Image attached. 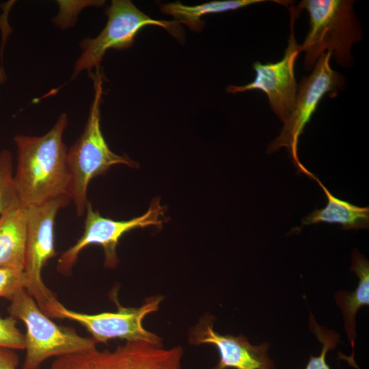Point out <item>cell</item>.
I'll use <instances>...</instances> for the list:
<instances>
[{
	"label": "cell",
	"instance_id": "8992f818",
	"mask_svg": "<svg viewBox=\"0 0 369 369\" xmlns=\"http://www.w3.org/2000/svg\"><path fill=\"white\" fill-rule=\"evenodd\" d=\"M331 53H323L312 74L304 77L297 88V94L292 111L283 122L284 126L278 137L269 145L268 153H273L286 148L298 170L308 176L312 173L301 164L298 157V143L305 126L310 122L323 98L329 95L337 96L342 90L345 80L342 75L333 70L330 66Z\"/></svg>",
	"mask_w": 369,
	"mask_h": 369
},
{
	"label": "cell",
	"instance_id": "44dd1931",
	"mask_svg": "<svg viewBox=\"0 0 369 369\" xmlns=\"http://www.w3.org/2000/svg\"><path fill=\"white\" fill-rule=\"evenodd\" d=\"M17 320L10 316H0V348L25 350V335L16 327Z\"/></svg>",
	"mask_w": 369,
	"mask_h": 369
},
{
	"label": "cell",
	"instance_id": "7c38bea8",
	"mask_svg": "<svg viewBox=\"0 0 369 369\" xmlns=\"http://www.w3.org/2000/svg\"><path fill=\"white\" fill-rule=\"evenodd\" d=\"M27 208L20 203L0 215V267L23 270Z\"/></svg>",
	"mask_w": 369,
	"mask_h": 369
},
{
	"label": "cell",
	"instance_id": "30bf717a",
	"mask_svg": "<svg viewBox=\"0 0 369 369\" xmlns=\"http://www.w3.org/2000/svg\"><path fill=\"white\" fill-rule=\"evenodd\" d=\"M290 14V34L288 46L281 60L262 64L256 62L253 68L254 80L245 85H228L226 91L235 94L249 90H260L266 95L271 108L283 122L295 106L298 85L295 75V62L301 51V44L296 40L294 25L301 10L297 7L288 8Z\"/></svg>",
	"mask_w": 369,
	"mask_h": 369
},
{
	"label": "cell",
	"instance_id": "e0dca14e",
	"mask_svg": "<svg viewBox=\"0 0 369 369\" xmlns=\"http://www.w3.org/2000/svg\"><path fill=\"white\" fill-rule=\"evenodd\" d=\"M264 1H266L222 0L213 1L193 6L183 5L178 1L162 5L161 10L165 14L172 16L176 20L186 25L191 30L198 31L204 25L201 18L204 15L235 10Z\"/></svg>",
	"mask_w": 369,
	"mask_h": 369
},
{
	"label": "cell",
	"instance_id": "7a4b0ae2",
	"mask_svg": "<svg viewBox=\"0 0 369 369\" xmlns=\"http://www.w3.org/2000/svg\"><path fill=\"white\" fill-rule=\"evenodd\" d=\"M351 0H303L297 8L305 10L310 29L301 51H305L304 69L312 70L320 57L329 51L338 64H353L352 46L361 40L359 22Z\"/></svg>",
	"mask_w": 369,
	"mask_h": 369
},
{
	"label": "cell",
	"instance_id": "ac0fdd59",
	"mask_svg": "<svg viewBox=\"0 0 369 369\" xmlns=\"http://www.w3.org/2000/svg\"><path fill=\"white\" fill-rule=\"evenodd\" d=\"M14 183L12 156L10 150L0 151V215L20 204Z\"/></svg>",
	"mask_w": 369,
	"mask_h": 369
},
{
	"label": "cell",
	"instance_id": "ffe728a7",
	"mask_svg": "<svg viewBox=\"0 0 369 369\" xmlns=\"http://www.w3.org/2000/svg\"><path fill=\"white\" fill-rule=\"evenodd\" d=\"M27 283L23 270L0 267V297L12 301L17 292L27 288Z\"/></svg>",
	"mask_w": 369,
	"mask_h": 369
},
{
	"label": "cell",
	"instance_id": "2e32d148",
	"mask_svg": "<svg viewBox=\"0 0 369 369\" xmlns=\"http://www.w3.org/2000/svg\"><path fill=\"white\" fill-rule=\"evenodd\" d=\"M128 354L124 369H180L181 346L164 348L144 342H126Z\"/></svg>",
	"mask_w": 369,
	"mask_h": 369
},
{
	"label": "cell",
	"instance_id": "6da1fadb",
	"mask_svg": "<svg viewBox=\"0 0 369 369\" xmlns=\"http://www.w3.org/2000/svg\"><path fill=\"white\" fill-rule=\"evenodd\" d=\"M67 124L68 117L64 113L42 136L14 137L17 163L14 183L23 206L39 205L63 195L70 197L68 149L63 140Z\"/></svg>",
	"mask_w": 369,
	"mask_h": 369
},
{
	"label": "cell",
	"instance_id": "5b68a950",
	"mask_svg": "<svg viewBox=\"0 0 369 369\" xmlns=\"http://www.w3.org/2000/svg\"><path fill=\"white\" fill-rule=\"evenodd\" d=\"M107 24L94 38H87L80 43L82 53L76 61L71 79L83 71L92 72L99 70L105 53L110 49H124L131 47L137 33L144 27L155 25L163 27L178 40L180 34L178 20H161L151 18L139 10L129 0H113L106 10Z\"/></svg>",
	"mask_w": 369,
	"mask_h": 369
},
{
	"label": "cell",
	"instance_id": "603a6c76",
	"mask_svg": "<svg viewBox=\"0 0 369 369\" xmlns=\"http://www.w3.org/2000/svg\"><path fill=\"white\" fill-rule=\"evenodd\" d=\"M6 80V74L5 72V70L3 69V67L2 66H0V85L3 83Z\"/></svg>",
	"mask_w": 369,
	"mask_h": 369
},
{
	"label": "cell",
	"instance_id": "5bb4252c",
	"mask_svg": "<svg viewBox=\"0 0 369 369\" xmlns=\"http://www.w3.org/2000/svg\"><path fill=\"white\" fill-rule=\"evenodd\" d=\"M324 191L327 204L325 208L314 210L302 219L303 225L319 223L340 224L343 230L368 229L369 208L360 207L333 196L319 179L312 174Z\"/></svg>",
	"mask_w": 369,
	"mask_h": 369
},
{
	"label": "cell",
	"instance_id": "d6986e66",
	"mask_svg": "<svg viewBox=\"0 0 369 369\" xmlns=\"http://www.w3.org/2000/svg\"><path fill=\"white\" fill-rule=\"evenodd\" d=\"M309 322L310 330L322 344V350L318 357H310L305 369H330L326 362V355L329 350L333 349L338 344L339 334L335 331L328 330L320 326L312 314H310Z\"/></svg>",
	"mask_w": 369,
	"mask_h": 369
},
{
	"label": "cell",
	"instance_id": "7402d4cb",
	"mask_svg": "<svg viewBox=\"0 0 369 369\" xmlns=\"http://www.w3.org/2000/svg\"><path fill=\"white\" fill-rule=\"evenodd\" d=\"M19 357L12 349L0 348V369H17Z\"/></svg>",
	"mask_w": 369,
	"mask_h": 369
},
{
	"label": "cell",
	"instance_id": "9c48e42d",
	"mask_svg": "<svg viewBox=\"0 0 369 369\" xmlns=\"http://www.w3.org/2000/svg\"><path fill=\"white\" fill-rule=\"evenodd\" d=\"M71 200L63 195L45 203L27 208V239L23 271L27 279L26 290L42 312L56 299L42 279V271L57 253L54 243V226L58 211Z\"/></svg>",
	"mask_w": 369,
	"mask_h": 369
},
{
	"label": "cell",
	"instance_id": "ba28073f",
	"mask_svg": "<svg viewBox=\"0 0 369 369\" xmlns=\"http://www.w3.org/2000/svg\"><path fill=\"white\" fill-rule=\"evenodd\" d=\"M85 213L83 234L74 245L62 254L57 260V270L62 274H70L79 254L91 245H98L102 247L104 265L106 268L116 267L119 263L116 248L120 238L135 229L150 226L161 228L164 223L165 210L161 205L159 199L155 198L152 200L144 214L129 220L118 221L103 217L93 209L90 202Z\"/></svg>",
	"mask_w": 369,
	"mask_h": 369
},
{
	"label": "cell",
	"instance_id": "277c9868",
	"mask_svg": "<svg viewBox=\"0 0 369 369\" xmlns=\"http://www.w3.org/2000/svg\"><path fill=\"white\" fill-rule=\"evenodd\" d=\"M10 301L8 313L26 327V355L21 369H40L50 357L96 347L98 342L93 338L81 336L74 329L53 322L25 288L17 292Z\"/></svg>",
	"mask_w": 369,
	"mask_h": 369
},
{
	"label": "cell",
	"instance_id": "3957f363",
	"mask_svg": "<svg viewBox=\"0 0 369 369\" xmlns=\"http://www.w3.org/2000/svg\"><path fill=\"white\" fill-rule=\"evenodd\" d=\"M94 95L83 132L68 149L67 160L71 178L70 197L78 216L84 215L88 204L87 191L96 176L118 164L138 167V163L127 155L114 153L104 138L100 127V104L102 95V74L100 69L91 72Z\"/></svg>",
	"mask_w": 369,
	"mask_h": 369
},
{
	"label": "cell",
	"instance_id": "9a60e30c",
	"mask_svg": "<svg viewBox=\"0 0 369 369\" xmlns=\"http://www.w3.org/2000/svg\"><path fill=\"white\" fill-rule=\"evenodd\" d=\"M127 354V342L113 351L94 347L58 357L49 369H124Z\"/></svg>",
	"mask_w": 369,
	"mask_h": 369
},
{
	"label": "cell",
	"instance_id": "52a82bcc",
	"mask_svg": "<svg viewBox=\"0 0 369 369\" xmlns=\"http://www.w3.org/2000/svg\"><path fill=\"white\" fill-rule=\"evenodd\" d=\"M162 295L148 297L139 307L118 305L115 312L88 314L70 310L57 299L51 303L44 313L49 318L69 319L81 325L98 343L120 339L126 342H144L163 346V340L143 326L144 318L157 312L163 300Z\"/></svg>",
	"mask_w": 369,
	"mask_h": 369
},
{
	"label": "cell",
	"instance_id": "4fadbf2b",
	"mask_svg": "<svg viewBox=\"0 0 369 369\" xmlns=\"http://www.w3.org/2000/svg\"><path fill=\"white\" fill-rule=\"evenodd\" d=\"M350 271L355 272L359 277L357 288L353 292L340 290L334 297L343 316L344 329L352 347L353 356L357 338L355 316L361 308L369 304V262L356 249L352 254Z\"/></svg>",
	"mask_w": 369,
	"mask_h": 369
},
{
	"label": "cell",
	"instance_id": "8fae6325",
	"mask_svg": "<svg viewBox=\"0 0 369 369\" xmlns=\"http://www.w3.org/2000/svg\"><path fill=\"white\" fill-rule=\"evenodd\" d=\"M213 324V316H204L189 333L190 344H212L218 350L219 360L212 369H275L268 343L252 345L243 335L219 334Z\"/></svg>",
	"mask_w": 369,
	"mask_h": 369
}]
</instances>
